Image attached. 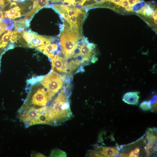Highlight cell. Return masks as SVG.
<instances>
[{
    "instance_id": "6da1fadb",
    "label": "cell",
    "mask_w": 157,
    "mask_h": 157,
    "mask_svg": "<svg viewBox=\"0 0 157 157\" xmlns=\"http://www.w3.org/2000/svg\"><path fill=\"white\" fill-rule=\"evenodd\" d=\"M47 110L51 125L59 126L72 118L73 115L70 107L69 94L66 89L58 93L48 106Z\"/></svg>"
},
{
    "instance_id": "7a4b0ae2",
    "label": "cell",
    "mask_w": 157,
    "mask_h": 157,
    "mask_svg": "<svg viewBox=\"0 0 157 157\" xmlns=\"http://www.w3.org/2000/svg\"><path fill=\"white\" fill-rule=\"evenodd\" d=\"M47 109V106L40 108L21 107L18 111L17 117L25 128L37 124L50 125Z\"/></svg>"
},
{
    "instance_id": "3957f363",
    "label": "cell",
    "mask_w": 157,
    "mask_h": 157,
    "mask_svg": "<svg viewBox=\"0 0 157 157\" xmlns=\"http://www.w3.org/2000/svg\"><path fill=\"white\" fill-rule=\"evenodd\" d=\"M64 27L60 35V40L65 58L67 60L72 57L80 35L78 30L71 28L67 24Z\"/></svg>"
},
{
    "instance_id": "277c9868",
    "label": "cell",
    "mask_w": 157,
    "mask_h": 157,
    "mask_svg": "<svg viewBox=\"0 0 157 157\" xmlns=\"http://www.w3.org/2000/svg\"><path fill=\"white\" fill-rule=\"evenodd\" d=\"M64 77L57 72L51 70L40 80L41 84L46 88L50 99L52 97L62 88Z\"/></svg>"
},
{
    "instance_id": "5b68a950",
    "label": "cell",
    "mask_w": 157,
    "mask_h": 157,
    "mask_svg": "<svg viewBox=\"0 0 157 157\" xmlns=\"http://www.w3.org/2000/svg\"><path fill=\"white\" fill-rule=\"evenodd\" d=\"M28 98V101L22 107H41L46 106L47 103L51 100L48 96L46 89L44 88H38Z\"/></svg>"
},
{
    "instance_id": "8992f818",
    "label": "cell",
    "mask_w": 157,
    "mask_h": 157,
    "mask_svg": "<svg viewBox=\"0 0 157 157\" xmlns=\"http://www.w3.org/2000/svg\"><path fill=\"white\" fill-rule=\"evenodd\" d=\"M22 38L31 48L50 43L53 40L52 38L39 35L31 31H22Z\"/></svg>"
},
{
    "instance_id": "52a82bcc",
    "label": "cell",
    "mask_w": 157,
    "mask_h": 157,
    "mask_svg": "<svg viewBox=\"0 0 157 157\" xmlns=\"http://www.w3.org/2000/svg\"><path fill=\"white\" fill-rule=\"evenodd\" d=\"M119 7L124 8L128 11H132L144 1L143 0H104Z\"/></svg>"
},
{
    "instance_id": "ba28073f",
    "label": "cell",
    "mask_w": 157,
    "mask_h": 157,
    "mask_svg": "<svg viewBox=\"0 0 157 157\" xmlns=\"http://www.w3.org/2000/svg\"><path fill=\"white\" fill-rule=\"evenodd\" d=\"M59 54L55 55L51 59L52 63V69H55L60 72H68V61L65 58L60 56Z\"/></svg>"
},
{
    "instance_id": "9c48e42d",
    "label": "cell",
    "mask_w": 157,
    "mask_h": 157,
    "mask_svg": "<svg viewBox=\"0 0 157 157\" xmlns=\"http://www.w3.org/2000/svg\"><path fill=\"white\" fill-rule=\"evenodd\" d=\"M58 47L57 44L49 43L38 47L36 48L51 59L55 55L60 54V51H58Z\"/></svg>"
},
{
    "instance_id": "30bf717a",
    "label": "cell",
    "mask_w": 157,
    "mask_h": 157,
    "mask_svg": "<svg viewBox=\"0 0 157 157\" xmlns=\"http://www.w3.org/2000/svg\"><path fill=\"white\" fill-rule=\"evenodd\" d=\"M139 92H130L125 93L123 97V101L130 105H137L139 103L140 96Z\"/></svg>"
},
{
    "instance_id": "8fae6325",
    "label": "cell",
    "mask_w": 157,
    "mask_h": 157,
    "mask_svg": "<svg viewBox=\"0 0 157 157\" xmlns=\"http://www.w3.org/2000/svg\"><path fill=\"white\" fill-rule=\"evenodd\" d=\"M50 0H36L33 1L32 9L26 15L25 19L32 17L39 9L47 6Z\"/></svg>"
},
{
    "instance_id": "7c38bea8",
    "label": "cell",
    "mask_w": 157,
    "mask_h": 157,
    "mask_svg": "<svg viewBox=\"0 0 157 157\" xmlns=\"http://www.w3.org/2000/svg\"><path fill=\"white\" fill-rule=\"evenodd\" d=\"M100 149L99 152L103 157H115L119 155V153L116 147H103Z\"/></svg>"
},
{
    "instance_id": "4fadbf2b",
    "label": "cell",
    "mask_w": 157,
    "mask_h": 157,
    "mask_svg": "<svg viewBox=\"0 0 157 157\" xmlns=\"http://www.w3.org/2000/svg\"><path fill=\"white\" fill-rule=\"evenodd\" d=\"M21 9L19 6L15 7L4 12V17L9 19H14L21 17Z\"/></svg>"
},
{
    "instance_id": "5bb4252c",
    "label": "cell",
    "mask_w": 157,
    "mask_h": 157,
    "mask_svg": "<svg viewBox=\"0 0 157 157\" xmlns=\"http://www.w3.org/2000/svg\"><path fill=\"white\" fill-rule=\"evenodd\" d=\"M13 34V31H8L2 36L0 40V49H3L7 45L8 42L12 39Z\"/></svg>"
},
{
    "instance_id": "9a60e30c",
    "label": "cell",
    "mask_w": 157,
    "mask_h": 157,
    "mask_svg": "<svg viewBox=\"0 0 157 157\" xmlns=\"http://www.w3.org/2000/svg\"><path fill=\"white\" fill-rule=\"evenodd\" d=\"M25 18L15 22V31H21L24 28L29 26V21Z\"/></svg>"
},
{
    "instance_id": "2e32d148",
    "label": "cell",
    "mask_w": 157,
    "mask_h": 157,
    "mask_svg": "<svg viewBox=\"0 0 157 157\" xmlns=\"http://www.w3.org/2000/svg\"><path fill=\"white\" fill-rule=\"evenodd\" d=\"M11 24V20L9 19H4L0 22V30L2 32H5L7 30L11 28L8 26V24Z\"/></svg>"
},
{
    "instance_id": "e0dca14e",
    "label": "cell",
    "mask_w": 157,
    "mask_h": 157,
    "mask_svg": "<svg viewBox=\"0 0 157 157\" xmlns=\"http://www.w3.org/2000/svg\"><path fill=\"white\" fill-rule=\"evenodd\" d=\"M50 157H66L67 154L64 151L60 149H54L51 152Z\"/></svg>"
},
{
    "instance_id": "ac0fdd59",
    "label": "cell",
    "mask_w": 157,
    "mask_h": 157,
    "mask_svg": "<svg viewBox=\"0 0 157 157\" xmlns=\"http://www.w3.org/2000/svg\"><path fill=\"white\" fill-rule=\"evenodd\" d=\"M151 100L149 101H144L142 102L140 105V107L142 110L147 111L151 109Z\"/></svg>"
},
{
    "instance_id": "d6986e66",
    "label": "cell",
    "mask_w": 157,
    "mask_h": 157,
    "mask_svg": "<svg viewBox=\"0 0 157 157\" xmlns=\"http://www.w3.org/2000/svg\"><path fill=\"white\" fill-rule=\"evenodd\" d=\"M144 142L146 144L151 142H157V137L152 133H148L144 140Z\"/></svg>"
},
{
    "instance_id": "ffe728a7",
    "label": "cell",
    "mask_w": 157,
    "mask_h": 157,
    "mask_svg": "<svg viewBox=\"0 0 157 157\" xmlns=\"http://www.w3.org/2000/svg\"><path fill=\"white\" fill-rule=\"evenodd\" d=\"M140 149L137 148L131 151L129 155V157H137L139 155Z\"/></svg>"
},
{
    "instance_id": "44dd1931",
    "label": "cell",
    "mask_w": 157,
    "mask_h": 157,
    "mask_svg": "<svg viewBox=\"0 0 157 157\" xmlns=\"http://www.w3.org/2000/svg\"><path fill=\"white\" fill-rule=\"evenodd\" d=\"M88 154L90 156L103 157L99 152L94 150L90 151Z\"/></svg>"
},
{
    "instance_id": "7402d4cb",
    "label": "cell",
    "mask_w": 157,
    "mask_h": 157,
    "mask_svg": "<svg viewBox=\"0 0 157 157\" xmlns=\"http://www.w3.org/2000/svg\"><path fill=\"white\" fill-rule=\"evenodd\" d=\"M157 9L153 11L151 13V15L152 17L154 19L157 18Z\"/></svg>"
},
{
    "instance_id": "603a6c76",
    "label": "cell",
    "mask_w": 157,
    "mask_h": 157,
    "mask_svg": "<svg viewBox=\"0 0 157 157\" xmlns=\"http://www.w3.org/2000/svg\"><path fill=\"white\" fill-rule=\"evenodd\" d=\"M32 156H34L36 157H45L44 156L43 154L38 153H33V154H32Z\"/></svg>"
},
{
    "instance_id": "cb8c5ba5",
    "label": "cell",
    "mask_w": 157,
    "mask_h": 157,
    "mask_svg": "<svg viewBox=\"0 0 157 157\" xmlns=\"http://www.w3.org/2000/svg\"><path fill=\"white\" fill-rule=\"evenodd\" d=\"M3 13L1 9H0V22L3 18Z\"/></svg>"
},
{
    "instance_id": "d4e9b609",
    "label": "cell",
    "mask_w": 157,
    "mask_h": 157,
    "mask_svg": "<svg viewBox=\"0 0 157 157\" xmlns=\"http://www.w3.org/2000/svg\"><path fill=\"white\" fill-rule=\"evenodd\" d=\"M51 2H60V0H50Z\"/></svg>"
},
{
    "instance_id": "484cf974",
    "label": "cell",
    "mask_w": 157,
    "mask_h": 157,
    "mask_svg": "<svg viewBox=\"0 0 157 157\" xmlns=\"http://www.w3.org/2000/svg\"><path fill=\"white\" fill-rule=\"evenodd\" d=\"M154 22L156 24H157V18L154 19Z\"/></svg>"
},
{
    "instance_id": "4316f807",
    "label": "cell",
    "mask_w": 157,
    "mask_h": 157,
    "mask_svg": "<svg viewBox=\"0 0 157 157\" xmlns=\"http://www.w3.org/2000/svg\"><path fill=\"white\" fill-rule=\"evenodd\" d=\"M13 0V1H17V0Z\"/></svg>"
}]
</instances>
